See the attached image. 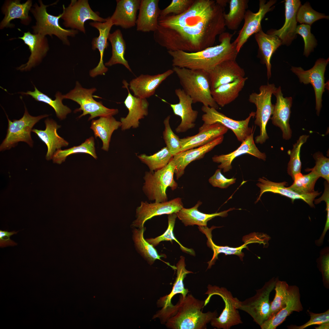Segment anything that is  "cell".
<instances>
[{"mask_svg":"<svg viewBox=\"0 0 329 329\" xmlns=\"http://www.w3.org/2000/svg\"><path fill=\"white\" fill-rule=\"evenodd\" d=\"M225 7H221L207 19L191 27L172 29L158 25L154 38L168 51H200L213 46L217 36L225 32Z\"/></svg>","mask_w":329,"mask_h":329,"instance_id":"1","label":"cell"},{"mask_svg":"<svg viewBox=\"0 0 329 329\" xmlns=\"http://www.w3.org/2000/svg\"><path fill=\"white\" fill-rule=\"evenodd\" d=\"M233 35L223 32L219 35L220 44L195 52L168 51L172 58L173 67L200 69L207 73L221 63L235 60L239 53L236 44L231 42Z\"/></svg>","mask_w":329,"mask_h":329,"instance_id":"2","label":"cell"},{"mask_svg":"<svg viewBox=\"0 0 329 329\" xmlns=\"http://www.w3.org/2000/svg\"><path fill=\"white\" fill-rule=\"evenodd\" d=\"M205 301L195 298L191 294L183 297L181 294L175 305L173 316L166 322L167 327L172 329H206L207 324L218 316L216 310L204 313Z\"/></svg>","mask_w":329,"mask_h":329,"instance_id":"3","label":"cell"},{"mask_svg":"<svg viewBox=\"0 0 329 329\" xmlns=\"http://www.w3.org/2000/svg\"><path fill=\"white\" fill-rule=\"evenodd\" d=\"M182 89L192 99L193 103H202L203 105L216 109L219 106L211 95L208 73L200 69L173 67Z\"/></svg>","mask_w":329,"mask_h":329,"instance_id":"4","label":"cell"},{"mask_svg":"<svg viewBox=\"0 0 329 329\" xmlns=\"http://www.w3.org/2000/svg\"><path fill=\"white\" fill-rule=\"evenodd\" d=\"M222 7L224 6L218 0H195L188 9L180 15L159 17L158 25L172 29L191 27L207 19Z\"/></svg>","mask_w":329,"mask_h":329,"instance_id":"5","label":"cell"},{"mask_svg":"<svg viewBox=\"0 0 329 329\" xmlns=\"http://www.w3.org/2000/svg\"><path fill=\"white\" fill-rule=\"evenodd\" d=\"M175 166L173 158L165 167L151 172H146L143 177V193L150 201L162 202L168 201L166 190L168 187L175 189L178 184L174 179Z\"/></svg>","mask_w":329,"mask_h":329,"instance_id":"6","label":"cell"},{"mask_svg":"<svg viewBox=\"0 0 329 329\" xmlns=\"http://www.w3.org/2000/svg\"><path fill=\"white\" fill-rule=\"evenodd\" d=\"M38 2L39 5L36 3L30 11L36 21L35 25L32 27L33 34L44 36L48 35L51 37L53 35H55L64 44L70 45L68 37H74L78 33V31L72 29H66L61 27L59 20L62 16V13L57 16L48 13L47 8L55 4L56 2L48 5H44L41 0H38Z\"/></svg>","mask_w":329,"mask_h":329,"instance_id":"7","label":"cell"},{"mask_svg":"<svg viewBox=\"0 0 329 329\" xmlns=\"http://www.w3.org/2000/svg\"><path fill=\"white\" fill-rule=\"evenodd\" d=\"M277 88L274 84L268 83L260 86L259 93L253 92L249 95V102L256 107L254 123L260 128V134L255 137L256 143L262 144L269 138L266 126L273 113L274 105L271 103V97Z\"/></svg>","mask_w":329,"mask_h":329,"instance_id":"8","label":"cell"},{"mask_svg":"<svg viewBox=\"0 0 329 329\" xmlns=\"http://www.w3.org/2000/svg\"><path fill=\"white\" fill-rule=\"evenodd\" d=\"M6 115L8 121V128L5 137L0 146V151L9 150L20 142H24L32 147L34 142L31 133L33 126L40 120L49 115L46 114L32 116L29 114L25 106L23 116L18 120L13 119L12 121L6 114Z\"/></svg>","mask_w":329,"mask_h":329,"instance_id":"9","label":"cell"},{"mask_svg":"<svg viewBox=\"0 0 329 329\" xmlns=\"http://www.w3.org/2000/svg\"><path fill=\"white\" fill-rule=\"evenodd\" d=\"M96 90L95 88H84L76 81L75 88L67 94L63 95V99L71 100L80 105V108L74 111L75 113L83 111V113L78 117L79 118L89 114L90 116L88 120H90L97 117L112 116L117 114L119 112L118 109L108 108L104 106L101 102L94 100L92 94Z\"/></svg>","mask_w":329,"mask_h":329,"instance_id":"10","label":"cell"},{"mask_svg":"<svg viewBox=\"0 0 329 329\" xmlns=\"http://www.w3.org/2000/svg\"><path fill=\"white\" fill-rule=\"evenodd\" d=\"M278 278L273 277L266 282L261 288L256 290L255 295L243 301H239L237 309L249 314L260 326L269 317L271 303V292L274 289Z\"/></svg>","mask_w":329,"mask_h":329,"instance_id":"11","label":"cell"},{"mask_svg":"<svg viewBox=\"0 0 329 329\" xmlns=\"http://www.w3.org/2000/svg\"><path fill=\"white\" fill-rule=\"evenodd\" d=\"M207 290L205 293L208 297L205 300V306L214 295H218L222 299L224 302L225 308L218 317L212 319L211 325L217 329H229L234 326L242 323L239 312L237 309V304L239 300L234 297L231 292L224 287L208 285Z\"/></svg>","mask_w":329,"mask_h":329,"instance_id":"12","label":"cell"},{"mask_svg":"<svg viewBox=\"0 0 329 329\" xmlns=\"http://www.w3.org/2000/svg\"><path fill=\"white\" fill-rule=\"evenodd\" d=\"M63 11L61 19L63 25L66 27L79 30L85 34V22L88 20L95 22H104L106 18L99 16V13L94 12L90 8L87 0H72L67 7L63 6Z\"/></svg>","mask_w":329,"mask_h":329,"instance_id":"13","label":"cell"},{"mask_svg":"<svg viewBox=\"0 0 329 329\" xmlns=\"http://www.w3.org/2000/svg\"><path fill=\"white\" fill-rule=\"evenodd\" d=\"M201 110L204 113L202 116L203 124H220L231 129L240 142L245 140L254 130V127H249V124L251 119L255 117V112H251L245 120L238 121L226 116L213 108L203 105Z\"/></svg>","mask_w":329,"mask_h":329,"instance_id":"14","label":"cell"},{"mask_svg":"<svg viewBox=\"0 0 329 329\" xmlns=\"http://www.w3.org/2000/svg\"><path fill=\"white\" fill-rule=\"evenodd\" d=\"M329 61V58L326 59L320 58L316 61L313 67L308 70H304L301 67L294 66H292L291 69L298 76L300 83L305 84L310 83L313 87L315 95V109L318 116L322 107V96L326 85L324 75Z\"/></svg>","mask_w":329,"mask_h":329,"instance_id":"15","label":"cell"},{"mask_svg":"<svg viewBox=\"0 0 329 329\" xmlns=\"http://www.w3.org/2000/svg\"><path fill=\"white\" fill-rule=\"evenodd\" d=\"M183 206L182 199L179 197L162 202L141 201L136 209V218L132 225L138 228L143 227L147 220L157 216L176 213Z\"/></svg>","mask_w":329,"mask_h":329,"instance_id":"16","label":"cell"},{"mask_svg":"<svg viewBox=\"0 0 329 329\" xmlns=\"http://www.w3.org/2000/svg\"><path fill=\"white\" fill-rule=\"evenodd\" d=\"M276 2L275 0H270L267 2L266 0H260L257 12L254 13L250 10L246 11L243 26L234 41L238 53L249 37L262 29L261 23L262 19L267 13L274 9L273 5Z\"/></svg>","mask_w":329,"mask_h":329,"instance_id":"17","label":"cell"},{"mask_svg":"<svg viewBox=\"0 0 329 329\" xmlns=\"http://www.w3.org/2000/svg\"><path fill=\"white\" fill-rule=\"evenodd\" d=\"M122 83V87L126 88L128 91V94L124 103L129 111L126 116L120 119L121 129L123 131L131 127L136 128L139 126V120L144 118L148 114L149 104L146 99L138 97L131 94L128 87L129 84L126 80H124Z\"/></svg>","mask_w":329,"mask_h":329,"instance_id":"18","label":"cell"},{"mask_svg":"<svg viewBox=\"0 0 329 329\" xmlns=\"http://www.w3.org/2000/svg\"><path fill=\"white\" fill-rule=\"evenodd\" d=\"M273 94L275 96L276 102L272 117L273 125L279 127L282 133L284 139L289 140L292 136V131L289 124L292 99V97H284L281 87L277 88Z\"/></svg>","mask_w":329,"mask_h":329,"instance_id":"19","label":"cell"},{"mask_svg":"<svg viewBox=\"0 0 329 329\" xmlns=\"http://www.w3.org/2000/svg\"><path fill=\"white\" fill-rule=\"evenodd\" d=\"M175 93L179 98V102L170 105L175 115L179 116L181 119L175 130L177 133H184L195 127L198 112L193 109V100L182 89H176Z\"/></svg>","mask_w":329,"mask_h":329,"instance_id":"20","label":"cell"},{"mask_svg":"<svg viewBox=\"0 0 329 329\" xmlns=\"http://www.w3.org/2000/svg\"><path fill=\"white\" fill-rule=\"evenodd\" d=\"M301 5L299 0H285V20L284 25L278 30L271 29L268 30L267 34L277 36L281 41L282 44L289 45L296 38V15Z\"/></svg>","mask_w":329,"mask_h":329,"instance_id":"21","label":"cell"},{"mask_svg":"<svg viewBox=\"0 0 329 329\" xmlns=\"http://www.w3.org/2000/svg\"><path fill=\"white\" fill-rule=\"evenodd\" d=\"M22 40L28 47L30 52L28 62L17 68V70L27 71L40 63L49 50L48 40L46 36L34 34L29 31L24 33Z\"/></svg>","mask_w":329,"mask_h":329,"instance_id":"22","label":"cell"},{"mask_svg":"<svg viewBox=\"0 0 329 329\" xmlns=\"http://www.w3.org/2000/svg\"><path fill=\"white\" fill-rule=\"evenodd\" d=\"M254 130L251 134L242 142L240 146L234 151L227 154L215 155L212 157L213 161L220 163L218 168L222 169L223 172L229 171L232 168V164L236 157L245 154H248L264 161L267 156L264 153L261 152L256 147L253 139Z\"/></svg>","mask_w":329,"mask_h":329,"instance_id":"23","label":"cell"},{"mask_svg":"<svg viewBox=\"0 0 329 329\" xmlns=\"http://www.w3.org/2000/svg\"><path fill=\"white\" fill-rule=\"evenodd\" d=\"M186 266L185 257L181 256L176 264L177 277L171 292L169 294L161 297L157 301L158 306L162 307L156 314L157 317H165L172 308L174 305L171 302V300L175 295L180 294L185 297L189 292L188 289L184 288L183 280L187 274L193 272L187 270Z\"/></svg>","mask_w":329,"mask_h":329,"instance_id":"24","label":"cell"},{"mask_svg":"<svg viewBox=\"0 0 329 329\" xmlns=\"http://www.w3.org/2000/svg\"><path fill=\"white\" fill-rule=\"evenodd\" d=\"M258 181L259 182L256 185L260 188V192L259 196L255 202L256 203L260 200L264 193L266 192H271L278 193L289 198L291 199L292 202L295 200H302L310 207H314L313 201L315 197L321 193L317 191L310 194H299L285 187L288 185V183L286 182H274L268 180L264 177L259 178Z\"/></svg>","mask_w":329,"mask_h":329,"instance_id":"25","label":"cell"},{"mask_svg":"<svg viewBox=\"0 0 329 329\" xmlns=\"http://www.w3.org/2000/svg\"><path fill=\"white\" fill-rule=\"evenodd\" d=\"M211 90L244 77L245 72L235 60L223 62L208 72Z\"/></svg>","mask_w":329,"mask_h":329,"instance_id":"26","label":"cell"},{"mask_svg":"<svg viewBox=\"0 0 329 329\" xmlns=\"http://www.w3.org/2000/svg\"><path fill=\"white\" fill-rule=\"evenodd\" d=\"M228 130L227 128L218 123L203 124L199 128V133L197 134L180 139L181 152L204 145L220 136H224Z\"/></svg>","mask_w":329,"mask_h":329,"instance_id":"27","label":"cell"},{"mask_svg":"<svg viewBox=\"0 0 329 329\" xmlns=\"http://www.w3.org/2000/svg\"><path fill=\"white\" fill-rule=\"evenodd\" d=\"M19 0H8L5 1L1 10L4 17L0 23V29L12 28L14 25L10 22L15 19H19L21 23L27 26L31 21V18L29 15L32 6V1L28 0L21 3Z\"/></svg>","mask_w":329,"mask_h":329,"instance_id":"28","label":"cell"},{"mask_svg":"<svg viewBox=\"0 0 329 329\" xmlns=\"http://www.w3.org/2000/svg\"><path fill=\"white\" fill-rule=\"evenodd\" d=\"M224 138V136H220L197 148L186 150L174 156L173 160L175 166V174L176 179H179L183 175L185 168L189 163L194 161L203 158L206 153L221 143L223 141Z\"/></svg>","mask_w":329,"mask_h":329,"instance_id":"29","label":"cell"},{"mask_svg":"<svg viewBox=\"0 0 329 329\" xmlns=\"http://www.w3.org/2000/svg\"><path fill=\"white\" fill-rule=\"evenodd\" d=\"M106 19L104 22H94L89 23L91 26L97 29L99 33L98 37L93 38L91 43L92 49L94 50L98 49L100 54V60L97 65L90 71V75L92 77L99 75H104L108 70L104 64L103 57L105 50L108 46L107 41L113 25L110 16Z\"/></svg>","mask_w":329,"mask_h":329,"instance_id":"30","label":"cell"},{"mask_svg":"<svg viewBox=\"0 0 329 329\" xmlns=\"http://www.w3.org/2000/svg\"><path fill=\"white\" fill-rule=\"evenodd\" d=\"M174 73L172 69L154 75L141 74L130 81L129 89L134 96L146 99L154 95L161 83Z\"/></svg>","mask_w":329,"mask_h":329,"instance_id":"31","label":"cell"},{"mask_svg":"<svg viewBox=\"0 0 329 329\" xmlns=\"http://www.w3.org/2000/svg\"><path fill=\"white\" fill-rule=\"evenodd\" d=\"M44 123L45 129L44 130L33 129L32 132L46 145L47 151L45 157L48 161L52 159L57 150L67 147L69 143L58 134L57 130L61 126L55 121L48 118L45 120Z\"/></svg>","mask_w":329,"mask_h":329,"instance_id":"32","label":"cell"},{"mask_svg":"<svg viewBox=\"0 0 329 329\" xmlns=\"http://www.w3.org/2000/svg\"><path fill=\"white\" fill-rule=\"evenodd\" d=\"M140 0H117L115 10L110 19L113 25L124 29L136 25Z\"/></svg>","mask_w":329,"mask_h":329,"instance_id":"33","label":"cell"},{"mask_svg":"<svg viewBox=\"0 0 329 329\" xmlns=\"http://www.w3.org/2000/svg\"><path fill=\"white\" fill-rule=\"evenodd\" d=\"M158 0H141L136 22V30L144 32H154L158 25L161 10Z\"/></svg>","mask_w":329,"mask_h":329,"instance_id":"34","label":"cell"},{"mask_svg":"<svg viewBox=\"0 0 329 329\" xmlns=\"http://www.w3.org/2000/svg\"><path fill=\"white\" fill-rule=\"evenodd\" d=\"M213 227L209 228L207 227L202 228L200 231L205 234L207 239V246L210 248L213 251V255L211 259L207 263L208 265L207 269H210L211 266L215 264V262L218 259V254L221 253H225V255H236L242 259L244 255L242 252L243 248H247V245L253 243H258L260 244L262 243L263 241L262 236L260 233H255L247 237L245 240L244 244L240 247L236 248L231 247L228 246H220L215 245L212 240L211 231Z\"/></svg>","mask_w":329,"mask_h":329,"instance_id":"35","label":"cell"},{"mask_svg":"<svg viewBox=\"0 0 329 329\" xmlns=\"http://www.w3.org/2000/svg\"><path fill=\"white\" fill-rule=\"evenodd\" d=\"M299 287L290 285V294L286 306L275 315L268 319L260 326L261 329H275L293 312H299L303 310Z\"/></svg>","mask_w":329,"mask_h":329,"instance_id":"36","label":"cell"},{"mask_svg":"<svg viewBox=\"0 0 329 329\" xmlns=\"http://www.w3.org/2000/svg\"><path fill=\"white\" fill-rule=\"evenodd\" d=\"M258 46V56L262 63L266 65L268 79L271 76V60L273 54L281 45V40L277 36L265 33L262 29L254 34Z\"/></svg>","mask_w":329,"mask_h":329,"instance_id":"37","label":"cell"},{"mask_svg":"<svg viewBox=\"0 0 329 329\" xmlns=\"http://www.w3.org/2000/svg\"><path fill=\"white\" fill-rule=\"evenodd\" d=\"M202 203L199 200L195 205L190 208L183 207L176 214L177 217L184 224L185 226L197 225L199 227L206 226L207 222L217 216L225 217L228 215V212L235 209L234 208L218 213L211 214H206L200 211L198 207Z\"/></svg>","mask_w":329,"mask_h":329,"instance_id":"38","label":"cell"},{"mask_svg":"<svg viewBox=\"0 0 329 329\" xmlns=\"http://www.w3.org/2000/svg\"><path fill=\"white\" fill-rule=\"evenodd\" d=\"M247 77L239 78L211 90V95L219 106L224 107L234 101L243 88Z\"/></svg>","mask_w":329,"mask_h":329,"instance_id":"39","label":"cell"},{"mask_svg":"<svg viewBox=\"0 0 329 329\" xmlns=\"http://www.w3.org/2000/svg\"><path fill=\"white\" fill-rule=\"evenodd\" d=\"M121 126L120 121L110 116L100 117L98 119L92 120L90 128L93 131L95 138L98 137L102 140L101 149L108 151L112 133Z\"/></svg>","mask_w":329,"mask_h":329,"instance_id":"40","label":"cell"},{"mask_svg":"<svg viewBox=\"0 0 329 329\" xmlns=\"http://www.w3.org/2000/svg\"><path fill=\"white\" fill-rule=\"evenodd\" d=\"M108 39L111 46L112 56L109 60L105 63V66H110L116 64H121L132 72L128 61L125 58L126 45L120 30L117 29L112 33H110Z\"/></svg>","mask_w":329,"mask_h":329,"instance_id":"41","label":"cell"},{"mask_svg":"<svg viewBox=\"0 0 329 329\" xmlns=\"http://www.w3.org/2000/svg\"><path fill=\"white\" fill-rule=\"evenodd\" d=\"M34 90L21 92L22 94L31 96L35 100L42 102L49 105L54 110L57 117L60 120L65 119L67 115L71 112V109L62 102L63 95L58 92L55 95V99L53 100L48 96L39 91L34 85Z\"/></svg>","mask_w":329,"mask_h":329,"instance_id":"42","label":"cell"},{"mask_svg":"<svg viewBox=\"0 0 329 329\" xmlns=\"http://www.w3.org/2000/svg\"><path fill=\"white\" fill-rule=\"evenodd\" d=\"M248 0H230L229 1V12L224 14L225 26L231 30H235L239 27L244 19L248 7Z\"/></svg>","mask_w":329,"mask_h":329,"instance_id":"43","label":"cell"},{"mask_svg":"<svg viewBox=\"0 0 329 329\" xmlns=\"http://www.w3.org/2000/svg\"><path fill=\"white\" fill-rule=\"evenodd\" d=\"M80 153L87 154L94 158H97L94 140L93 136L87 139L80 145L64 150H62L61 149L57 150L53 155L52 159L53 163L60 164L65 161L67 157L69 155Z\"/></svg>","mask_w":329,"mask_h":329,"instance_id":"44","label":"cell"},{"mask_svg":"<svg viewBox=\"0 0 329 329\" xmlns=\"http://www.w3.org/2000/svg\"><path fill=\"white\" fill-rule=\"evenodd\" d=\"M145 230L144 227L134 229L133 238L137 248L149 264L151 265L157 259L162 260L160 258L164 256L159 255L154 246L144 239L143 234Z\"/></svg>","mask_w":329,"mask_h":329,"instance_id":"45","label":"cell"},{"mask_svg":"<svg viewBox=\"0 0 329 329\" xmlns=\"http://www.w3.org/2000/svg\"><path fill=\"white\" fill-rule=\"evenodd\" d=\"M167 148L165 147L154 154L148 156L142 154L138 156L141 161L153 172L166 166L173 157Z\"/></svg>","mask_w":329,"mask_h":329,"instance_id":"46","label":"cell"},{"mask_svg":"<svg viewBox=\"0 0 329 329\" xmlns=\"http://www.w3.org/2000/svg\"><path fill=\"white\" fill-rule=\"evenodd\" d=\"M319 177L313 171L306 175L300 173L294 175V182L288 189L301 194L314 192L315 183Z\"/></svg>","mask_w":329,"mask_h":329,"instance_id":"47","label":"cell"},{"mask_svg":"<svg viewBox=\"0 0 329 329\" xmlns=\"http://www.w3.org/2000/svg\"><path fill=\"white\" fill-rule=\"evenodd\" d=\"M274 289L275 294L273 301L271 302L269 319L275 315L286 306L290 294V285L285 281L278 279L276 283Z\"/></svg>","mask_w":329,"mask_h":329,"instance_id":"48","label":"cell"},{"mask_svg":"<svg viewBox=\"0 0 329 329\" xmlns=\"http://www.w3.org/2000/svg\"><path fill=\"white\" fill-rule=\"evenodd\" d=\"M309 137V135H306L301 136L293 144L292 149L288 152L290 156V160L288 164L287 172L293 180L295 175L301 173L300 150L302 146L306 142Z\"/></svg>","mask_w":329,"mask_h":329,"instance_id":"49","label":"cell"},{"mask_svg":"<svg viewBox=\"0 0 329 329\" xmlns=\"http://www.w3.org/2000/svg\"><path fill=\"white\" fill-rule=\"evenodd\" d=\"M177 217L176 213L168 214V226L165 232L162 235L155 238L147 239L146 240L154 247L157 246L161 241H170L172 242V240H174L179 244L182 251L194 255L195 253L193 249H188L183 246L174 236L173 231L176 219Z\"/></svg>","mask_w":329,"mask_h":329,"instance_id":"50","label":"cell"},{"mask_svg":"<svg viewBox=\"0 0 329 329\" xmlns=\"http://www.w3.org/2000/svg\"><path fill=\"white\" fill-rule=\"evenodd\" d=\"M329 18L328 16L313 10L309 2L301 5L296 15L297 22L301 24L308 25L310 26L318 20L322 19H328Z\"/></svg>","mask_w":329,"mask_h":329,"instance_id":"51","label":"cell"},{"mask_svg":"<svg viewBox=\"0 0 329 329\" xmlns=\"http://www.w3.org/2000/svg\"><path fill=\"white\" fill-rule=\"evenodd\" d=\"M170 115L164 120V129L163 132V138L166 147L174 156L181 152V146L180 139L172 131L169 124Z\"/></svg>","mask_w":329,"mask_h":329,"instance_id":"52","label":"cell"},{"mask_svg":"<svg viewBox=\"0 0 329 329\" xmlns=\"http://www.w3.org/2000/svg\"><path fill=\"white\" fill-rule=\"evenodd\" d=\"M296 34L300 35L303 39L304 48L303 55L307 57L313 51L317 45V41L311 32V26L301 24L297 26Z\"/></svg>","mask_w":329,"mask_h":329,"instance_id":"53","label":"cell"},{"mask_svg":"<svg viewBox=\"0 0 329 329\" xmlns=\"http://www.w3.org/2000/svg\"><path fill=\"white\" fill-rule=\"evenodd\" d=\"M315 161V165L312 168H307L306 171H313L319 177L325 179L329 182V159L324 156L320 152L315 153L313 155Z\"/></svg>","mask_w":329,"mask_h":329,"instance_id":"54","label":"cell"},{"mask_svg":"<svg viewBox=\"0 0 329 329\" xmlns=\"http://www.w3.org/2000/svg\"><path fill=\"white\" fill-rule=\"evenodd\" d=\"M194 0H172L170 5L161 11L159 17H165L171 13L180 15L186 11L193 4Z\"/></svg>","mask_w":329,"mask_h":329,"instance_id":"55","label":"cell"},{"mask_svg":"<svg viewBox=\"0 0 329 329\" xmlns=\"http://www.w3.org/2000/svg\"><path fill=\"white\" fill-rule=\"evenodd\" d=\"M320 257L317 260V267L321 273L324 286L329 288V248L326 247L320 252Z\"/></svg>","mask_w":329,"mask_h":329,"instance_id":"56","label":"cell"},{"mask_svg":"<svg viewBox=\"0 0 329 329\" xmlns=\"http://www.w3.org/2000/svg\"><path fill=\"white\" fill-rule=\"evenodd\" d=\"M307 312L310 317V319L309 321L304 324L299 326L292 325L288 326H287L288 328L304 329L312 325H319L324 323L329 322V309L321 313H314L309 310H307Z\"/></svg>","mask_w":329,"mask_h":329,"instance_id":"57","label":"cell"},{"mask_svg":"<svg viewBox=\"0 0 329 329\" xmlns=\"http://www.w3.org/2000/svg\"><path fill=\"white\" fill-rule=\"evenodd\" d=\"M221 170L219 168L216 170L214 174L209 179L208 181L212 186L225 189L235 182L236 178L229 179L226 178L221 173Z\"/></svg>","mask_w":329,"mask_h":329,"instance_id":"58","label":"cell"},{"mask_svg":"<svg viewBox=\"0 0 329 329\" xmlns=\"http://www.w3.org/2000/svg\"><path fill=\"white\" fill-rule=\"evenodd\" d=\"M18 232L15 231L9 232L7 231L0 230V247H2L16 245L17 243L11 240L10 237L14 234H16Z\"/></svg>","mask_w":329,"mask_h":329,"instance_id":"59","label":"cell"},{"mask_svg":"<svg viewBox=\"0 0 329 329\" xmlns=\"http://www.w3.org/2000/svg\"><path fill=\"white\" fill-rule=\"evenodd\" d=\"M316 329H329V322H326L319 325V326L315 327Z\"/></svg>","mask_w":329,"mask_h":329,"instance_id":"60","label":"cell"}]
</instances>
